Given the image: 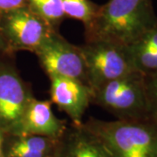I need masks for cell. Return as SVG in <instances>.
I'll return each mask as SVG.
<instances>
[{
    "mask_svg": "<svg viewBox=\"0 0 157 157\" xmlns=\"http://www.w3.org/2000/svg\"><path fill=\"white\" fill-rule=\"evenodd\" d=\"M34 54L48 77H67L87 85L86 66L79 46L68 42L59 31H53Z\"/></svg>",
    "mask_w": 157,
    "mask_h": 157,
    "instance_id": "52a82bcc",
    "label": "cell"
},
{
    "mask_svg": "<svg viewBox=\"0 0 157 157\" xmlns=\"http://www.w3.org/2000/svg\"><path fill=\"white\" fill-rule=\"evenodd\" d=\"M28 0H0V16L6 12L27 6Z\"/></svg>",
    "mask_w": 157,
    "mask_h": 157,
    "instance_id": "2e32d148",
    "label": "cell"
},
{
    "mask_svg": "<svg viewBox=\"0 0 157 157\" xmlns=\"http://www.w3.org/2000/svg\"><path fill=\"white\" fill-rule=\"evenodd\" d=\"M52 104L51 101L33 97L25 108L16 127L8 135L61 137L68 124L66 120L56 117Z\"/></svg>",
    "mask_w": 157,
    "mask_h": 157,
    "instance_id": "9c48e42d",
    "label": "cell"
},
{
    "mask_svg": "<svg viewBox=\"0 0 157 157\" xmlns=\"http://www.w3.org/2000/svg\"><path fill=\"white\" fill-rule=\"evenodd\" d=\"M93 101L112 113L116 120L143 121L148 119L145 75L131 72L94 90Z\"/></svg>",
    "mask_w": 157,
    "mask_h": 157,
    "instance_id": "3957f363",
    "label": "cell"
},
{
    "mask_svg": "<svg viewBox=\"0 0 157 157\" xmlns=\"http://www.w3.org/2000/svg\"><path fill=\"white\" fill-rule=\"evenodd\" d=\"M53 31L50 25L34 13L28 6H23L0 16V32L8 52H35L41 43Z\"/></svg>",
    "mask_w": 157,
    "mask_h": 157,
    "instance_id": "5b68a950",
    "label": "cell"
},
{
    "mask_svg": "<svg viewBox=\"0 0 157 157\" xmlns=\"http://www.w3.org/2000/svg\"><path fill=\"white\" fill-rule=\"evenodd\" d=\"M7 53H10V52L7 50L6 42H5L4 38H3V36H2V33H1V32H0V56L5 55V54H7ZM10 54H11V53H10Z\"/></svg>",
    "mask_w": 157,
    "mask_h": 157,
    "instance_id": "e0dca14e",
    "label": "cell"
},
{
    "mask_svg": "<svg viewBox=\"0 0 157 157\" xmlns=\"http://www.w3.org/2000/svg\"><path fill=\"white\" fill-rule=\"evenodd\" d=\"M148 119L157 126V73L145 75Z\"/></svg>",
    "mask_w": 157,
    "mask_h": 157,
    "instance_id": "9a60e30c",
    "label": "cell"
},
{
    "mask_svg": "<svg viewBox=\"0 0 157 157\" xmlns=\"http://www.w3.org/2000/svg\"><path fill=\"white\" fill-rule=\"evenodd\" d=\"M56 157H113L84 123L70 124L59 140Z\"/></svg>",
    "mask_w": 157,
    "mask_h": 157,
    "instance_id": "30bf717a",
    "label": "cell"
},
{
    "mask_svg": "<svg viewBox=\"0 0 157 157\" xmlns=\"http://www.w3.org/2000/svg\"><path fill=\"white\" fill-rule=\"evenodd\" d=\"M13 54L0 56V129L10 134L28 102L33 98L30 85L20 76L11 60Z\"/></svg>",
    "mask_w": 157,
    "mask_h": 157,
    "instance_id": "8992f818",
    "label": "cell"
},
{
    "mask_svg": "<svg viewBox=\"0 0 157 157\" xmlns=\"http://www.w3.org/2000/svg\"><path fill=\"white\" fill-rule=\"evenodd\" d=\"M66 17L78 20L87 27L94 19L100 6L91 0H61Z\"/></svg>",
    "mask_w": 157,
    "mask_h": 157,
    "instance_id": "5bb4252c",
    "label": "cell"
},
{
    "mask_svg": "<svg viewBox=\"0 0 157 157\" xmlns=\"http://www.w3.org/2000/svg\"><path fill=\"white\" fill-rule=\"evenodd\" d=\"M78 46L84 59L87 85L93 91L135 71L125 46L104 40H87Z\"/></svg>",
    "mask_w": 157,
    "mask_h": 157,
    "instance_id": "277c9868",
    "label": "cell"
},
{
    "mask_svg": "<svg viewBox=\"0 0 157 157\" xmlns=\"http://www.w3.org/2000/svg\"><path fill=\"white\" fill-rule=\"evenodd\" d=\"M27 6L56 31L67 18L61 0H28Z\"/></svg>",
    "mask_w": 157,
    "mask_h": 157,
    "instance_id": "4fadbf2b",
    "label": "cell"
},
{
    "mask_svg": "<svg viewBox=\"0 0 157 157\" xmlns=\"http://www.w3.org/2000/svg\"><path fill=\"white\" fill-rule=\"evenodd\" d=\"M156 25L152 0H108L85 28V38L127 47Z\"/></svg>",
    "mask_w": 157,
    "mask_h": 157,
    "instance_id": "6da1fadb",
    "label": "cell"
},
{
    "mask_svg": "<svg viewBox=\"0 0 157 157\" xmlns=\"http://www.w3.org/2000/svg\"><path fill=\"white\" fill-rule=\"evenodd\" d=\"M59 138L6 134L4 141L5 155L6 157H56Z\"/></svg>",
    "mask_w": 157,
    "mask_h": 157,
    "instance_id": "8fae6325",
    "label": "cell"
},
{
    "mask_svg": "<svg viewBox=\"0 0 157 157\" xmlns=\"http://www.w3.org/2000/svg\"><path fill=\"white\" fill-rule=\"evenodd\" d=\"M127 51L136 72L143 75L157 73V25L127 46Z\"/></svg>",
    "mask_w": 157,
    "mask_h": 157,
    "instance_id": "7c38bea8",
    "label": "cell"
},
{
    "mask_svg": "<svg viewBox=\"0 0 157 157\" xmlns=\"http://www.w3.org/2000/svg\"><path fill=\"white\" fill-rule=\"evenodd\" d=\"M5 132L0 129V157H6L4 150V141H5Z\"/></svg>",
    "mask_w": 157,
    "mask_h": 157,
    "instance_id": "ac0fdd59",
    "label": "cell"
},
{
    "mask_svg": "<svg viewBox=\"0 0 157 157\" xmlns=\"http://www.w3.org/2000/svg\"><path fill=\"white\" fill-rule=\"evenodd\" d=\"M83 123L113 157H157V126L149 119L107 121L91 117Z\"/></svg>",
    "mask_w": 157,
    "mask_h": 157,
    "instance_id": "7a4b0ae2",
    "label": "cell"
},
{
    "mask_svg": "<svg viewBox=\"0 0 157 157\" xmlns=\"http://www.w3.org/2000/svg\"><path fill=\"white\" fill-rule=\"evenodd\" d=\"M50 101L71 119L72 123H83L82 119L93 101L94 92L88 85L75 78L52 76Z\"/></svg>",
    "mask_w": 157,
    "mask_h": 157,
    "instance_id": "ba28073f",
    "label": "cell"
}]
</instances>
